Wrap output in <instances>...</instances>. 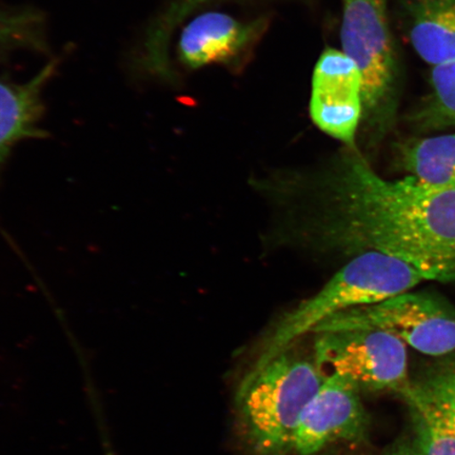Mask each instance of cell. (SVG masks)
I'll use <instances>...</instances> for the list:
<instances>
[{
  "instance_id": "1",
  "label": "cell",
  "mask_w": 455,
  "mask_h": 455,
  "mask_svg": "<svg viewBox=\"0 0 455 455\" xmlns=\"http://www.w3.org/2000/svg\"><path fill=\"white\" fill-rule=\"evenodd\" d=\"M333 190L346 243L405 261L425 281L455 282V187L386 180L352 152Z\"/></svg>"
},
{
  "instance_id": "2",
  "label": "cell",
  "mask_w": 455,
  "mask_h": 455,
  "mask_svg": "<svg viewBox=\"0 0 455 455\" xmlns=\"http://www.w3.org/2000/svg\"><path fill=\"white\" fill-rule=\"evenodd\" d=\"M323 382L313 358L288 349L243 379L237 394L238 418L254 455L293 452L301 415Z\"/></svg>"
},
{
  "instance_id": "3",
  "label": "cell",
  "mask_w": 455,
  "mask_h": 455,
  "mask_svg": "<svg viewBox=\"0 0 455 455\" xmlns=\"http://www.w3.org/2000/svg\"><path fill=\"white\" fill-rule=\"evenodd\" d=\"M423 281V276L405 261L378 251L362 252L335 273L315 297L278 322L248 374L259 371L330 316L356 307L380 303L411 291Z\"/></svg>"
},
{
  "instance_id": "4",
  "label": "cell",
  "mask_w": 455,
  "mask_h": 455,
  "mask_svg": "<svg viewBox=\"0 0 455 455\" xmlns=\"http://www.w3.org/2000/svg\"><path fill=\"white\" fill-rule=\"evenodd\" d=\"M341 3V47L361 72L363 121L375 135L383 136L394 126L402 94V69L387 0Z\"/></svg>"
},
{
  "instance_id": "5",
  "label": "cell",
  "mask_w": 455,
  "mask_h": 455,
  "mask_svg": "<svg viewBox=\"0 0 455 455\" xmlns=\"http://www.w3.org/2000/svg\"><path fill=\"white\" fill-rule=\"evenodd\" d=\"M368 328L384 330L427 355L455 350L454 307L430 291L411 290L380 303L339 312L312 333Z\"/></svg>"
},
{
  "instance_id": "6",
  "label": "cell",
  "mask_w": 455,
  "mask_h": 455,
  "mask_svg": "<svg viewBox=\"0 0 455 455\" xmlns=\"http://www.w3.org/2000/svg\"><path fill=\"white\" fill-rule=\"evenodd\" d=\"M313 361L323 379L348 380L361 391H396L408 382L406 344L379 329L315 333Z\"/></svg>"
},
{
  "instance_id": "7",
  "label": "cell",
  "mask_w": 455,
  "mask_h": 455,
  "mask_svg": "<svg viewBox=\"0 0 455 455\" xmlns=\"http://www.w3.org/2000/svg\"><path fill=\"white\" fill-rule=\"evenodd\" d=\"M363 111V81L355 62L343 51H323L312 76L313 123L323 132L355 149Z\"/></svg>"
},
{
  "instance_id": "8",
  "label": "cell",
  "mask_w": 455,
  "mask_h": 455,
  "mask_svg": "<svg viewBox=\"0 0 455 455\" xmlns=\"http://www.w3.org/2000/svg\"><path fill=\"white\" fill-rule=\"evenodd\" d=\"M361 392L348 380L323 379L320 390L301 415L293 452L315 455L334 443L363 440L369 420Z\"/></svg>"
},
{
  "instance_id": "9",
  "label": "cell",
  "mask_w": 455,
  "mask_h": 455,
  "mask_svg": "<svg viewBox=\"0 0 455 455\" xmlns=\"http://www.w3.org/2000/svg\"><path fill=\"white\" fill-rule=\"evenodd\" d=\"M264 28L261 20L244 22L221 12L198 15L181 32L180 61L191 69L236 66L258 43Z\"/></svg>"
},
{
  "instance_id": "10",
  "label": "cell",
  "mask_w": 455,
  "mask_h": 455,
  "mask_svg": "<svg viewBox=\"0 0 455 455\" xmlns=\"http://www.w3.org/2000/svg\"><path fill=\"white\" fill-rule=\"evenodd\" d=\"M407 36L431 67L455 60V0H401Z\"/></svg>"
},
{
  "instance_id": "11",
  "label": "cell",
  "mask_w": 455,
  "mask_h": 455,
  "mask_svg": "<svg viewBox=\"0 0 455 455\" xmlns=\"http://www.w3.org/2000/svg\"><path fill=\"white\" fill-rule=\"evenodd\" d=\"M54 71L50 62L25 84L0 81V169L17 142L44 136L38 128L42 93Z\"/></svg>"
},
{
  "instance_id": "12",
  "label": "cell",
  "mask_w": 455,
  "mask_h": 455,
  "mask_svg": "<svg viewBox=\"0 0 455 455\" xmlns=\"http://www.w3.org/2000/svg\"><path fill=\"white\" fill-rule=\"evenodd\" d=\"M397 163L407 176L419 183L455 187V133L403 141Z\"/></svg>"
},
{
  "instance_id": "13",
  "label": "cell",
  "mask_w": 455,
  "mask_h": 455,
  "mask_svg": "<svg viewBox=\"0 0 455 455\" xmlns=\"http://www.w3.org/2000/svg\"><path fill=\"white\" fill-rule=\"evenodd\" d=\"M407 121L419 133L455 128V60L432 67L429 91Z\"/></svg>"
},
{
  "instance_id": "14",
  "label": "cell",
  "mask_w": 455,
  "mask_h": 455,
  "mask_svg": "<svg viewBox=\"0 0 455 455\" xmlns=\"http://www.w3.org/2000/svg\"><path fill=\"white\" fill-rule=\"evenodd\" d=\"M400 394L411 407L412 413L455 435V370L409 383Z\"/></svg>"
},
{
  "instance_id": "15",
  "label": "cell",
  "mask_w": 455,
  "mask_h": 455,
  "mask_svg": "<svg viewBox=\"0 0 455 455\" xmlns=\"http://www.w3.org/2000/svg\"><path fill=\"white\" fill-rule=\"evenodd\" d=\"M42 19L30 11H0V56L20 47L42 44Z\"/></svg>"
},
{
  "instance_id": "16",
  "label": "cell",
  "mask_w": 455,
  "mask_h": 455,
  "mask_svg": "<svg viewBox=\"0 0 455 455\" xmlns=\"http://www.w3.org/2000/svg\"><path fill=\"white\" fill-rule=\"evenodd\" d=\"M419 451L422 455H455V435L414 414Z\"/></svg>"
},
{
  "instance_id": "17",
  "label": "cell",
  "mask_w": 455,
  "mask_h": 455,
  "mask_svg": "<svg viewBox=\"0 0 455 455\" xmlns=\"http://www.w3.org/2000/svg\"><path fill=\"white\" fill-rule=\"evenodd\" d=\"M214 0H174L170 7L159 20L156 26L159 36L170 38L175 26H179L188 15L195 12L196 9Z\"/></svg>"
},
{
  "instance_id": "18",
  "label": "cell",
  "mask_w": 455,
  "mask_h": 455,
  "mask_svg": "<svg viewBox=\"0 0 455 455\" xmlns=\"http://www.w3.org/2000/svg\"><path fill=\"white\" fill-rule=\"evenodd\" d=\"M388 455H422L417 449L409 446H401L392 451Z\"/></svg>"
}]
</instances>
